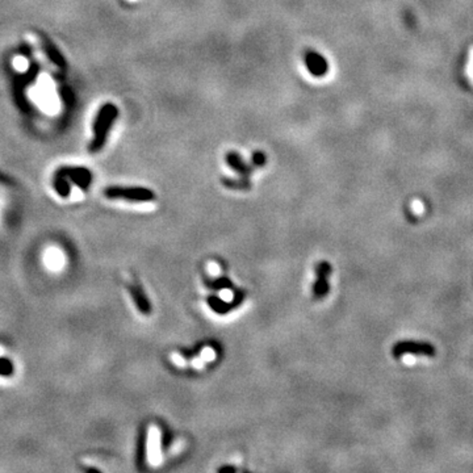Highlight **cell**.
Instances as JSON below:
<instances>
[{"instance_id": "1", "label": "cell", "mask_w": 473, "mask_h": 473, "mask_svg": "<svg viewBox=\"0 0 473 473\" xmlns=\"http://www.w3.org/2000/svg\"><path fill=\"white\" fill-rule=\"evenodd\" d=\"M106 194L110 198H126L132 202H152L154 198V194L148 188L141 187H112L108 188Z\"/></svg>"}, {"instance_id": "2", "label": "cell", "mask_w": 473, "mask_h": 473, "mask_svg": "<svg viewBox=\"0 0 473 473\" xmlns=\"http://www.w3.org/2000/svg\"><path fill=\"white\" fill-rule=\"evenodd\" d=\"M304 62L308 71L314 78H322L328 74V62L325 56L316 52V50H306L304 54Z\"/></svg>"}, {"instance_id": "3", "label": "cell", "mask_w": 473, "mask_h": 473, "mask_svg": "<svg viewBox=\"0 0 473 473\" xmlns=\"http://www.w3.org/2000/svg\"><path fill=\"white\" fill-rule=\"evenodd\" d=\"M44 264L52 272L62 271L66 266V256H64V251L56 248V246L46 248L45 254H44Z\"/></svg>"}, {"instance_id": "4", "label": "cell", "mask_w": 473, "mask_h": 473, "mask_svg": "<svg viewBox=\"0 0 473 473\" xmlns=\"http://www.w3.org/2000/svg\"><path fill=\"white\" fill-rule=\"evenodd\" d=\"M226 163L229 164L234 171H236L238 174H240L242 176L248 178V174L251 172V167L246 164L242 156L236 152H230L226 154Z\"/></svg>"}, {"instance_id": "5", "label": "cell", "mask_w": 473, "mask_h": 473, "mask_svg": "<svg viewBox=\"0 0 473 473\" xmlns=\"http://www.w3.org/2000/svg\"><path fill=\"white\" fill-rule=\"evenodd\" d=\"M330 274V267H328V263H322L320 267H318V276H320V280L314 286V294L317 297H322L325 294V292H328V275Z\"/></svg>"}, {"instance_id": "6", "label": "cell", "mask_w": 473, "mask_h": 473, "mask_svg": "<svg viewBox=\"0 0 473 473\" xmlns=\"http://www.w3.org/2000/svg\"><path fill=\"white\" fill-rule=\"evenodd\" d=\"M148 459L152 464L159 462V432L156 428H152L148 435Z\"/></svg>"}, {"instance_id": "7", "label": "cell", "mask_w": 473, "mask_h": 473, "mask_svg": "<svg viewBox=\"0 0 473 473\" xmlns=\"http://www.w3.org/2000/svg\"><path fill=\"white\" fill-rule=\"evenodd\" d=\"M404 350H417V351H420V352H428V354H432V348L430 346H420L417 343H400L396 347L394 352H398V351H404Z\"/></svg>"}, {"instance_id": "8", "label": "cell", "mask_w": 473, "mask_h": 473, "mask_svg": "<svg viewBox=\"0 0 473 473\" xmlns=\"http://www.w3.org/2000/svg\"><path fill=\"white\" fill-rule=\"evenodd\" d=\"M224 184H225L226 187L236 188V190H248V188H250V184L246 182V179H244V180L240 179V182H236V180H232V179L225 178V179H224Z\"/></svg>"}, {"instance_id": "9", "label": "cell", "mask_w": 473, "mask_h": 473, "mask_svg": "<svg viewBox=\"0 0 473 473\" xmlns=\"http://www.w3.org/2000/svg\"><path fill=\"white\" fill-rule=\"evenodd\" d=\"M133 296H134L136 301H137V305L140 306V309H141L144 313H146V312L150 310V306H148V301L146 300L145 297L142 296V293L140 292V290H133Z\"/></svg>"}, {"instance_id": "10", "label": "cell", "mask_w": 473, "mask_h": 473, "mask_svg": "<svg viewBox=\"0 0 473 473\" xmlns=\"http://www.w3.org/2000/svg\"><path fill=\"white\" fill-rule=\"evenodd\" d=\"M252 163L255 166H263L266 164V154L262 152H255L252 154Z\"/></svg>"}, {"instance_id": "11", "label": "cell", "mask_w": 473, "mask_h": 473, "mask_svg": "<svg viewBox=\"0 0 473 473\" xmlns=\"http://www.w3.org/2000/svg\"><path fill=\"white\" fill-rule=\"evenodd\" d=\"M466 75H468L470 82L472 83V86H473V46L470 48V62H468V66H466Z\"/></svg>"}, {"instance_id": "12", "label": "cell", "mask_w": 473, "mask_h": 473, "mask_svg": "<svg viewBox=\"0 0 473 473\" xmlns=\"http://www.w3.org/2000/svg\"><path fill=\"white\" fill-rule=\"evenodd\" d=\"M412 210H413L414 214H417V216L422 214V213H424V204H422L420 200H414V202H412Z\"/></svg>"}, {"instance_id": "13", "label": "cell", "mask_w": 473, "mask_h": 473, "mask_svg": "<svg viewBox=\"0 0 473 473\" xmlns=\"http://www.w3.org/2000/svg\"><path fill=\"white\" fill-rule=\"evenodd\" d=\"M12 371V366L10 362L0 360V374H10Z\"/></svg>"}, {"instance_id": "14", "label": "cell", "mask_w": 473, "mask_h": 473, "mask_svg": "<svg viewBox=\"0 0 473 473\" xmlns=\"http://www.w3.org/2000/svg\"><path fill=\"white\" fill-rule=\"evenodd\" d=\"M402 362L405 364H414L416 362H417V358L414 356V355H412V354H406L405 356L402 358Z\"/></svg>"}, {"instance_id": "15", "label": "cell", "mask_w": 473, "mask_h": 473, "mask_svg": "<svg viewBox=\"0 0 473 473\" xmlns=\"http://www.w3.org/2000/svg\"><path fill=\"white\" fill-rule=\"evenodd\" d=\"M3 354H4V350H3V347L0 346V356H3Z\"/></svg>"}]
</instances>
